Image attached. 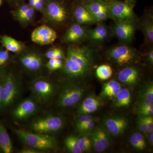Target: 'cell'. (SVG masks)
I'll list each match as a JSON object with an SVG mask.
<instances>
[{
	"label": "cell",
	"mask_w": 153,
	"mask_h": 153,
	"mask_svg": "<svg viewBox=\"0 0 153 153\" xmlns=\"http://www.w3.org/2000/svg\"><path fill=\"white\" fill-rule=\"evenodd\" d=\"M91 141L97 152L101 153L105 150L109 145L108 136L104 129L97 127L91 134Z\"/></svg>",
	"instance_id": "14"
},
{
	"label": "cell",
	"mask_w": 153,
	"mask_h": 153,
	"mask_svg": "<svg viewBox=\"0 0 153 153\" xmlns=\"http://www.w3.org/2000/svg\"><path fill=\"white\" fill-rule=\"evenodd\" d=\"M30 7L28 4L25 3H22L19 6L18 8L14 12V15L17 20L21 17L25 12L29 10Z\"/></svg>",
	"instance_id": "38"
},
{
	"label": "cell",
	"mask_w": 153,
	"mask_h": 153,
	"mask_svg": "<svg viewBox=\"0 0 153 153\" xmlns=\"http://www.w3.org/2000/svg\"><path fill=\"white\" fill-rule=\"evenodd\" d=\"M46 3V0H36L34 9L40 11H44Z\"/></svg>",
	"instance_id": "42"
},
{
	"label": "cell",
	"mask_w": 153,
	"mask_h": 153,
	"mask_svg": "<svg viewBox=\"0 0 153 153\" xmlns=\"http://www.w3.org/2000/svg\"><path fill=\"white\" fill-rule=\"evenodd\" d=\"M57 38V33L55 30L46 25L36 28L31 35L32 41L41 45L52 44Z\"/></svg>",
	"instance_id": "10"
},
{
	"label": "cell",
	"mask_w": 153,
	"mask_h": 153,
	"mask_svg": "<svg viewBox=\"0 0 153 153\" xmlns=\"http://www.w3.org/2000/svg\"><path fill=\"white\" fill-rule=\"evenodd\" d=\"M0 149L4 153H11L13 144L7 130L2 124L0 123Z\"/></svg>",
	"instance_id": "25"
},
{
	"label": "cell",
	"mask_w": 153,
	"mask_h": 153,
	"mask_svg": "<svg viewBox=\"0 0 153 153\" xmlns=\"http://www.w3.org/2000/svg\"><path fill=\"white\" fill-rule=\"evenodd\" d=\"M1 43L6 49L14 53L21 52L25 48V45L22 42L8 36L1 37Z\"/></svg>",
	"instance_id": "23"
},
{
	"label": "cell",
	"mask_w": 153,
	"mask_h": 153,
	"mask_svg": "<svg viewBox=\"0 0 153 153\" xmlns=\"http://www.w3.org/2000/svg\"><path fill=\"white\" fill-rule=\"evenodd\" d=\"M138 112L142 116H149L153 114V103L146 106L138 107Z\"/></svg>",
	"instance_id": "36"
},
{
	"label": "cell",
	"mask_w": 153,
	"mask_h": 153,
	"mask_svg": "<svg viewBox=\"0 0 153 153\" xmlns=\"http://www.w3.org/2000/svg\"><path fill=\"white\" fill-rule=\"evenodd\" d=\"M35 10L33 8L30 7L29 10L18 19V21L22 24H27L31 22L35 15Z\"/></svg>",
	"instance_id": "33"
},
{
	"label": "cell",
	"mask_w": 153,
	"mask_h": 153,
	"mask_svg": "<svg viewBox=\"0 0 153 153\" xmlns=\"http://www.w3.org/2000/svg\"><path fill=\"white\" fill-rule=\"evenodd\" d=\"M2 85V81L1 76L0 74V109L1 108V95Z\"/></svg>",
	"instance_id": "46"
},
{
	"label": "cell",
	"mask_w": 153,
	"mask_h": 153,
	"mask_svg": "<svg viewBox=\"0 0 153 153\" xmlns=\"http://www.w3.org/2000/svg\"><path fill=\"white\" fill-rule=\"evenodd\" d=\"M149 137V141L151 145L153 146V132L151 133Z\"/></svg>",
	"instance_id": "50"
},
{
	"label": "cell",
	"mask_w": 153,
	"mask_h": 153,
	"mask_svg": "<svg viewBox=\"0 0 153 153\" xmlns=\"http://www.w3.org/2000/svg\"><path fill=\"white\" fill-rule=\"evenodd\" d=\"M8 1H10L13 2L14 3H20L22 2L23 0H8Z\"/></svg>",
	"instance_id": "51"
},
{
	"label": "cell",
	"mask_w": 153,
	"mask_h": 153,
	"mask_svg": "<svg viewBox=\"0 0 153 153\" xmlns=\"http://www.w3.org/2000/svg\"><path fill=\"white\" fill-rule=\"evenodd\" d=\"M112 31L121 41L131 42L132 40L136 26L134 21H114Z\"/></svg>",
	"instance_id": "9"
},
{
	"label": "cell",
	"mask_w": 153,
	"mask_h": 153,
	"mask_svg": "<svg viewBox=\"0 0 153 153\" xmlns=\"http://www.w3.org/2000/svg\"><path fill=\"white\" fill-rule=\"evenodd\" d=\"M125 1L129 4L130 5H131L133 7H134L136 2V0H125Z\"/></svg>",
	"instance_id": "48"
},
{
	"label": "cell",
	"mask_w": 153,
	"mask_h": 153,
	"mask_svg": "<svg viewBox=\"0 0 153 153\" xmlns=\"http://www.w3.org/2000/svg\"><path fill=\"white\" fill-rule=\"evenodd\" d=\"M9 59V51L7 49L0 50V67L4 65Z\"/></svg>",
	"instance_id": "40"
},
{
	"label": "cell",
	"mask_w": 153,
	"mask_h": 153,
	"mask_svg": "<svg viewBox=\"0 0 153 153\" xmlns=\"http://www.w3.org/2000/svg\"><path fill=\"white\" fill-rule=\"evenodd\" d=\"M44 12L49 21L56 25H62L68 19V9L62 0H46Z\"/></svg>",
	"instance_id": "4"
},
{
	"label": "cell",
	"mask_w": 153,
	"mask_h": 153,
	"mask_svg": "<svg viewBox=\"0 0 153 153\" xmlns=\"http://www.w3.org/2000/svg\"><path fill=\"white\" fill-rule=\"evenodd\" d=\"M65 144L67 149L73 153L83 152L78 143V138L74 136H69L65 140Z\"/></svg>",
	"instance_id": "29"
},
{
	"label": "cell",
	"mask_w": 153,
	"mask_h": 153,
	"mask_svg": "<svg viewBox=\"0 0 153 153\" xmlns=\"http://www.w3.org/2000/svg\"><path fill=\"white\" fill-rule=\"evenodd\" d=\"M147 59L148 61L152 65L153 63V50L151 49L147 54Z\"/></svg>",
	"instance_id": "45"
},
{
	"label": "cell",
	"mask_w": 153,
	"mask_h": 153,
	"mask_svg": "<svg viewBox=\"0 0 153 153\" xmlns=\"http://www.w3.org/2000/svg\"><path fill=\"white\" fill-rule=\"evenodd\" d=\"M97 76L101 80H106L112 76L113 70L111 66L103 64L99 66L96 71Z\"/></svg>",
	"instance_id": "28"
},
{
	"label": "cell",
	"mask_w": 153,
	"mask_h": 153,
	"mask_svg": "<svg viewBox=\"0 0 153 153\" xmlns=\"http://www.w3.org/2000/svg\"><path fill=\"white\" fill-rule=\"evenodd\" d=\"M15 132L24 143L35 149H52L55 147V138L43 134L34 133L20 129H15Z\"/></svg>",
	"instance_id": "2"
},
{
	"label": "cell",
	"mask_w": 153,
	"mask_h": 153,
	"mask_svg": "<svg viewBox=\"0 0 153 153\" xmlns=\"http://www.w3.org/2000/svg\"><path fill=\"white\" fill-rule=\"evenodd\" d=\"M36 108L37 105L35 102L28 99L22 102L14 110L13 116L17 119H24L33 115L36 111Z\"/></svg>",
	"instance_id": "16"
},
{
	"label": "cell",
	"mask_w": 153,
	"mask_h": 153,
	"mask_svg": "<svg viewBox=\"0 0 153 153\" xmlns=\"http://www.w3.org/2000/svg\"><path fill=\"white\" fill-rule=\"evenodd\" d=\"M141 28L145 36V41L147 44H152L153 41V20L152 15L145 17L142 21Z\"/></svg>",
	"instance_id": "24"
},
{
	"label": "cell",
	"mask_w": 153,
	"mask_h": 153,
	"mask_svg": "<svg viewBox=\"0 0 153 153\" xmlns=\"http://www.w3.org/2000/svg\"><path fill=\"white\" fill-rule=\"evenodd\" d=\"M153 102L150 101L149 100L146 99L142 98V100L138 104V107L146 106L150 105Z\"/></svg>",
	"instance_id": "43"
},
{
	"label": "cell",
	"mask_w": 153,
	"mask_h": 153,
	"mask_svg": "<svg viewBox=\"0 0 153 153\" xmlns=\"http://www.w3.org/2000/svg\"><path fill=\"white\" fill-rule=\"evenodd\" d=\"M109 4L100 0H90L84 5L96 22H100L109 18Z\"/></svg>",
	"instance_id": "11"
},
{
	"label": "cell",
	"mask_w": 153,
	"mask_h": 153,
	"mask_svg": "<svg viewBox=\"0 0 153 153\" xmlns=\"http://www.w3.org/2000/svg\"><path fill=\"white\" fill-rule=\"evenodd\" d=\"M133 8L125 1L116 0L109 4V18L114 21H134Z\"/></svg>",
	"instance_id": "7"
},
{
	"label": "cell",
	"mask_w": 153,
	"mask_h": 153,
	"mask_svg": "<svg viewBox=\"0 0 153 153\" xmlns=\"http://www.w3.org/2000/svg\"><path fill=\"white\" fill-rule=\"evenodd\" d=\"M87 31L81 25L74 23L71 25L66 31L63 39L67 43H78L86 38Z\"/></svg>",
	"instance_id": "15"
},
{
	"label": "cell",
	"mask_w": 153,
	"mask_h": 153,
	"mask_svg": "<svg viewBox=\"0 0 153 153\" xmlns=\"http://www.w3.org/2000/svg\"><path fill=\"white\" fill-rule=\"evenodd\" d=\"M21 152L22 153H39V152L35 149L30 148L29 149H26L22 150L21 151Z\"/></svg>",
	"instance_id": "44"
},
{
	"label": "cell",
	"mask_w": 153,
	"mask_h": 153,
	"mask_svg": "<svg viewBox=\"0 0 153 153\" xmlns=\"http://www.w3.org/2000/svg\"><path fill=\"white\" fill-rule=\"evenodd\" d=\"M20 61L26 69L30 71H38L43 66V58L38 52H30L21 56Z\"/></svg>",
	"instance_id": "13"
},
{
	"label": "cell",
	"mask_w": 153,
	"mask_h": 153,
	"mask_svg": "<svg viewBox=\"0 0 153 153\" xmlns=\"http://www.w3.org/2000/svg\"><path fill=\"white\" fill-rule=\"evenodd\" d=\"M75 3H81V4H85L87 2L90 0H73Z\"/></svg>",
	"instance_id": "49"
},
{
	"label": "cell",
	"mask_w": 153,
	"mask_h": 153,
	"mask_svg": "<svg viewBox=\"0 0 153 153\" xmlns=\"http://www.w3.org/2000/svg\"><path fill=\"white\" fill-rule=\"evenodd\" d=\"M105 123L108 131L114 136H117L123 133L128 126L127 120L121 117L107 118Z\"/></svg>",
	"instance_id": "18"
},
{
	"label": "cell",
	"mask_w": 153,
	"mask_h": 153,
	"mask_svg": "<svg viewBox=\"0 0 153 153\" xmlns=\"http://www.w3.org/2000/svg\"><path fill=\"white\" fill-rule=\"evenodd\" d=\"M1 76V108L8 106L13 103L19 91L17 79L11 73H0Z\"/></svg>",
	"instance_id": "3"
},
{
	"label": "cell",
	"mask_w": 153,
	"mask_h": 153,
	"mask_svg": "<svg viewBox=\"0 0 153 153\" xmlns=\"http://www.w3.org/2000/svg\"><path fill=\"white\" fill-rule=\"evenodd\" d=\"M36 0H28V5L30 7L34 8Z\"/></svg>",
	"instance_id": "47"
},
{
	"label": "cell",
	"mask_w": 153,
	"mask_h": 153,
	"mask_svg": "<svg viewBox=\"0 0 153 153\" xmlns=\"http://www.w3.org/2000/svg\"><path fill=\"white\" fill-rule=\"evenodd\" d=\"M94 119L92 116L89 114L81 115L78 118L76 122V128L77 130L81 128L82 126L85 125V124L89 121Z\"/></svg>",
	"instance_id": "34"
},
{
	"label": "cell",
	"mask_w": 153,
	"mask_h": 153,
	"mask_svg": "<svg viewBox=\"0 0 153 153\" xmlns=\"http://www.w3.org/2000/svg\"><path fill=\"white\" fill-rule=\"evenodd\" d=\"M114 98V105L116 107L128 106L131 103V94L126 88H121Z\"/></svg>",
	"instance_id": "26"
},
{
	"label": "cell",
	"mask_w": 153,
	"mask_h": 153,
	"mask_svg": "<svg viewBox=\"0 0 153 153\" xmlns=\"http://www.w3.org/2000/svg\"><path fill=\"white\" fill-rule=\"evenodd\" d=\"M118 78L121 82L126 85H135L139 80V73L134 67H125L118 74Z\"/></svg>",
	"instance_id": "19"
},
{
	"label": "cell",
	"mask_w": 153,
	"mask_h": 153,
	"mask_svg": "<svg viewBox=\"0 0 153 153\" xmlns=\"http://www.w3.org/2000/svg\"><path fill=\"white\" fill-rule=\"evenodd\" d=\"M130 142L134 148L139 150H143L146 147L144 137L140 133L136 132L133 134L130 138Z\"/></svg>",
	"instance_id": "27"
},
{
	"label": "cell",
	"mask_w": 153,
	"mask_h": 153,
	"mask_svg": "<svg viewBox=\"0 0 153 153\" xmlns=\"http://www.w3.org/2000/svg\"><path fill=\"white\" fill-rule=\"evenodd\" d=\"M63 65V61L61 59H50L46 64V67L49 71H54L62 68Z\"/></svg>",
	"instance_id": "32"
},
{
	"label": "cell",
	"mask_w": 153,
	"mask_h": 153,
	"mask_svg": "<svg viewBox=\"0 0 153 153\" xmlns=\"http://www.w3.org/2000/svg\"><path fill=\"white\" fill-rule=\"evenodd\" d=\"M137 124L138 128L140 131L144 134L148 133L147 126L145 121L144 117L141 116L139 118Z\"/></svg>",
	"instance_id": "39"
},
{
	"label": "cell",
	"mask_w": 153,
	"mask_h": 153,
	"mask_svg": "<svg viewBox=\"0 0 153 153\" xmlns=\"http://www.w3.org/2000/svg\"><path fill=\"white\" fill-rule=\"evenodd\" d=\"M100 1H102L105 2L110 3L116 0H100Z\"/></svg>",
	"instance_id": "52"
},
{
	"label": "cell",
	"mask_w": 153,
	"mask_h": 153,
	"mask_svg": "<svg viewBox=\"0 0 153 153\" xmlns=\"http://www.w3.org/2000/svg\"><path fill=\"white\" fill-rule=\"evenodd\" d=\"M32 90L38 100L46 102L51 98L54 93V86L51 82L44 79H38L32 85Z\"/></svg>",
	"instance_id": "12"
},
{
	"label": "cell",
	"mask_w": 153,
	"mask_h": 153,
	"mask_svg": "<svg viewBox=\"0 0 153 153\" xmlns=\"http://www.w3.org/2000/svg\"><path fill=\"white\" fill-rule=\"evenodd\" d=\"M107 55L119 65L122 66L132 63L136 57L137 52L130 46L121 45L110 49Z\"/></svg>",
	"instance_id": "5"
},
{
	"label": "cell",
	"mask_w": 153,
	"mask_h": 153,
	"mask_svg": "<svg viewBox=\"0 0 153 153\" xmlns=\"http://www.w3.org/2000/svg\"><path fill=\"white\" fill-rule=\"evenodd\" d=\"M45 56L48 59H62L65 58L64 53L61 49L59 48H53L48 50Z\"/></svg>",
	"instance_id": "30"
},
{
	"label": "cell",
	"mask_w": 153,
	"mask_h": 153,
	"mask_svg": "<svg viewBox=\"0 0 153 153\" xmlns=\"http://www.w3.org/2000/svg\"><path fill=\"white\" fill-rule=\"evenodd\" d=\"M100 100L94 96L87 97L82 102L78 110V114H89L96 111L101 106Z\"/></svg>",
	"instance_id": "21"
},
{
	"label": "cell",
	"mask_w": 153,
	"mask_h": 153,
	"mask_svg": "<svg viewBox=\"0 0 153 153\" xmlns=\"http://www.w3.org/2000/svg\"><path fill=\"white\" fill-rule=\"evenodd\" d=\"M84 92L83 88L76 85L64 88L58 97L57 104L63 108L73 106L80 100Z\"/></svg>",
	"instance_id": "8"
},
{
	"label": "cell",
	"mask_w": 153,
	"mask_h": 153,
	"mask_svg": "<svg viewBox=\"0 0 153 153\" xmlns=\"http://www.w3.org/2000/svg\"><path fill=\"white\" fill-rule=\"evenodd\" d=\"M109 30L103 24H99L94 29L87 31L86 38L94 43H100L108 37Z\"/></svg>",
	"instance_id": "20"
},
{
	"label": "cell",
	"mask_w": 153,
	"mask_h": 153,
	"mask_svg": "<svg viewBox=\"0 0 153 153\" xmlns=\"http://www.w3.org/2000/svg\"><path fill=\"white\" fill-rule=\"evenodd\" d=\"M76 3L77 4L73 10V16L76 23L82 25L94 24L97 22L84 4Z\"/></svg>",
	"instance_id": "17"
},
{
	"label": "cell",
	"mask_w": 153,
	"mask_h": 153,
	"mask_svg": "<svg viewBox=\"0 0 153 153\" xmlns=\"http://www.w3.org/2000/svg\"><path fill=\"white\" fill-rule=\"evenodd\" d=\"M95 127L94 119L89 121L85 124V125L82 126L77 130L79 133L83 134L89 133L91 132L94 129Z\"/></svg>",
	"instance_id": "37"
},
{
	"label": "cell",
	"mask_w": 153,
	"mask_h": 153,
	"mask_svg": "<svg viewBox=\"0 0 153 153\" xmlns=\"http://www.w3.org/2000/svg\"><path fill=\"white\" fill-rule=\"evenodd\" d=\"M142 98L146 99L153 102V85L152 82L148 83L143 92Z\"/></svg>",
	"instance_id": "35"
},
{
	"label": "cell",
	"mask_w": 153,
	"mask_h": 153,
	"mask_svg": "<svg viewBox=\"0 0 153 153\" xmlns=\"http://www.w3.org/2000/svg\"><path fill=\"white\" fill-rule=\"evenodd\" d=\"M78 143L82 152L90 151L92 146L90 139L86 136L78 138Z\"/></svg>",
	"instance_id": "31"
},
{
	"label": "cell",
	"mask_w": 153,
	"mask_h": 153,
	"mask_svg": "<svg viewBox=\"0 0 153 153\" xmlns=\"http://www.w3.org/2000/svg\"><path fill=\"white\" fill-rule=\"evenodd\" d=\"M93 60V52L88 47L69 46L63 63V71L68 76L74 78L83 77L90 71Z\"/></svg>",
	"instance_id": "1"
},
{
	"label": "cell",
	"mask_w": 153,
	"mask_h": 153,
	"mask_svg": "<svg viewBox=\"0 0 153 153\" xmlns=\"http://www.w3.org/2000/svg\"><path fill=\"white\" fill-rule=\"evenodd\" d=\"M121 89V85L115 80H111L105 83L100 96L103 98H114Z\"/></svg>",
	"instance_id": "22"
},
{
	"label": "cell",
	"mask_w": 153,
	"mask_h": 153,
	"mask_svg": "<svg viewBox=\"0 0 153 153\" xmlns=\"http://www.w3.org/2000/svg\"><path fill=\"white\" fill-rule=\"evenodd\" d=\"M63 125V121L60 117L49 115L34 122L31 128L36 133L44 134L58 131Z\"/></svg>",
	"instance_id": "6"
},
{
	"label": "cell",
	"mask_w": 153,
	"mask_h": 153,
	"mask_svg": "<svg viewBox=\"0 0 153 153\" xmlns=\"http://www.w3.org/2000/svg\"><path fill=\"white\" fill-rule=\"evenodd\" d=\"M144 117L145 121L148 128V133L150 134L153 132V118L152 116Z\"/></svg>",
	"instance_id": "41"
},
{
	"label": "cell",
	"mask_w": 153,
	"mask_h": 153,
	"mask_svg": "<svg viewBox=\"0 0 153 153\" xmlns=\"http://www.w3.org/2000/svg\"><path fill=\"white\" fill-rule=\"evenodd\" d=\"M2 3V0H0V6L1 5Z\"/></svg>",
	"instance_id": "53"
}]
</instances>
